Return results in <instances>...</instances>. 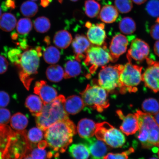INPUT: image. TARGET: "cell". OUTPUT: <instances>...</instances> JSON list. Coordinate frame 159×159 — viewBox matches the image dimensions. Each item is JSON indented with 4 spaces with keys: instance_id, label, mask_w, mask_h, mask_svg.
I'll return each instance as SVG.
<instances>
[{
    "instance_id": "6da1fadb",
    "label": "cell",
    "mask_w": 159,
    "mask_h": 159,
    "mask_svg": "<svg viewBox=\"0 0 159 159\" xmlns=\"http://www.w3.org/2000/svg\"><path fill=\"white\" fill-rule=\"evenodd\" d=\"M76 128L69 119L59 121L45 131L44 137L48 144L54 152H64L73 142Z\"/></svg>"
},
{
    "instance_id": "7a4b0ae2",
    "label": "cell",
    "mask_w": 159,
    "mask_h": 159,
    "mask_svg": "<svg viewBox=\"0 0 159 159\" xmlns=\"http://www.w3.org/2000/svg\"><path fill=\"white\" fill-rule=\"evenodd\" d=\"M65 99L60 95L49 104L43 105L41 112L35 116L38 128L45 131L55 123L69 118L64 108Z\"/></svg>"
},
{
    "instance_id": "3957f363",
    "label": "cell",
    "mask_w": 159,
    "mask_h": 159,
    "mask_svg": "<svg viewBox=\"0 0 159 159\" xmlns=\"http://www.w3.org/2000/svg\"><path fill=\"white\" fill-rule=\"evenodd\" d=\"M138 118L139 134L138 138L142 148L150 149L159 147V126L152 115L140 110L134 113Z\"/></svg>"
},
{
    "instance_id": "277c9868",
    "label": "cell",
    "mask_w": 159,
    "mask_h": 159,
    "mask_svg": "<svg viewBox=\"0 0 159 159\" xmlns=\"http://www.w3.org/2000/svg\"><path fill=\"white\" fill-rule=\"evenodd\" d=\"M41 55L40 47L27 50L21 54L19 62L16 65L19 69L20 79L27 90H29L34 76L37 74L39 57Z\"/></svg>"
},
{
    "instance_id": "5b68a950",
    "label": "cell",
    "mask_w": 159,
    "mask_h": 159,
    "mask_svg": "<svg viewBox=\"0 0 159 159\" xmlns=\"http://www.w3.org/2000/svg\"><path fill=\"white\" fill-rule=\"evenodd\" d=\"M128 62L124 66L120 76L119 90L122 94L138 91L137 86L142 81V67L133 64L130 57H127Z\"/></svg>"
},
{
    "instance_id": "8992f818",
    "label": "cell",
    "mask_w": 159,
    "mask_h": 159,
    "mask_svg": "<svg viewBox=\"0 0 159 159\" xmlns=\"http://www.w3.org/2000/svg\"><path fill=\"white\" fill-rule=\"evenodd\" d=\"M85 106L102 112L109 106L108 92L100 85L88 84L80 93Z\"/></svg>"
},
{
    "instance_id": "52a82bcc",
    "label": "cell",
    "mask_w": 159,
    "mask_h": 159,
    "mask_svg": "<svg viewBox=\"0 0 159 159\" xmlns=\"http://www.w3.org/2000/svg\"><path fill=\"white\" fill-rule=\"evenodd\" d=\"M32 146L25 130L15 132L9 140L5 151L4 159H22L29 154Z\"/></svg>"
},
{
    "instance_id": "ba28073f",
    "label": "cell",
    "mask_w": 159,
    "mask_h": 159,
    "mask_svg": "<svg viewBox=\"0 0 159 159\" xmlns=\"http://www.w3.org/2000/svg\"><path fill=\"white\" fill-rule=\"evenodd\" d=\"M111 61L109 50L105 43L101 46H91L85 54L83 65L90 75L94 74L98 67L104 66Z\"/></svg>"
},
{
    "instance_id": "9c48e42d",
    "label": "cell",
    "mask_w": 159,
    "mask_h": 159,
    "mask_svg": "<svg viewBox=\"0 0 159 159\" xmlns=\"http://www.w3.org/2000/svg\"><path fill=\"white\" fill-rule=\"evenodd\" d=\"M96 126L95 134L97 138L111 148H121L126 142V139L122 132L109 123H98Z\"/></svg>"
},
{
    "instance_id": "30bf717a",
    "label": "cell",
    "mask_w": 159,
    "mask_h": 159,
    "mask_svg": "<svg viewBox=\"0 0 159 159\" xmlns=\"http://www.w3.org/2000/svg\"><path fill=\"white\" fill-rule=\"evenodd\" d=\"M124 65H105L102 67L99 73L98 82L99 85L108 92L112 93L120 86V76Z\"/></svg>"
},
{
    "instance_id": "8fae6325",
    "label": "cell",
    "mask_w": 159,
    "mask_h": 159,
    "mask_svg": "<svg viewBox=\"0 0 159 159\" xmlns=\"http://www.w3.org/2000/svg\"><path fill=\"white\" fill-rule=\"evenodd\" d=\"M148 67L142 75V81L145 86L154 93L159 92V62L147 58Z\"/></svg>"
},
{
    "instance_id": "7c38bea8",
    "label": "cell",
    "mask_w": 159,
    "mask_h": 159,
    "mask_svg": "<svg viewBox=\"0 0 159 159\" xmlns=\"http://www.w3.org/2000/svg\"><path fill=\"white\" fill-rule=\"evenodd\" d=\"M150 51V47L148 43L142 39L137 38L131 42L127 57L141 62L148 58Z\"/></svg>"
},
{
    "instance_id": "4fadbf2b",
    "label": "cell",
    "mask_w": 159,
    "mask_h": 159,
    "mask_svg": "<svg viewBox=\"0 0 159 159\" xmlns=\"http://www.w3.org/2000/svg\"><path fill=\"white\" fill-rule=\"evenodd\" d=\"M128 43V39L124 35L118 34L113 37L109 48L111 62H116L121 55L126 52Z\"/></svg>"
},
{
    "instance_id": "5bb4252c",
    "label": "cell",
    "mask_w": 159,
    "mask_h": 159,
    "mask_svg": "<svg viewBox=\"0 0 159 159\" xmlns=\"http://www.w3.org/2000/svg\"><path fill=\"white\" fill-rule=\"evenodd\" d=\"M34 93L39 95L43 105L49 104L57 97L56 89L47 84L46 81L43 80L38 81L35 83Z\"/></svg>"
},
{
    "instance_id": "9a60e30c",
    "label": "cell",
    "mask_w": 159,
    "mask_h": 159,
    "mask_svg": "<svg viewBox=\"0 0 159 159\" xmlns=\"http://www.w3.org/2000/svg\"><path fill=\"white\" fill-rule=\"evenodd\" d=\"M116 113L119 118L123 120L120 127L123 133L128 136L135 134L138 130L139 122L136 114H129L125 116L120 110L117 111Z\"/></svg>"
},
{
    "instance_id": "2e32d148",
    "label": "cell",
    "mask_w": 159,
    "mask_h": 159,
    "mask_svg": "<svg viewBox=\"0 0 159 159\" xmlns=\"http://www.w3.org/2000/svg\"><path fill=\"white\" fill-rule=\"evenodd\" d=\"M84 144L88 148L92 159H103L108 151L105 143L94 138L85 139Z\"/></svg>"
},
{
    "instance_id": "e0dca14e",
    "label": "cell",
    "mask_w": 159,
    "mask_h": 159,
    "mask_svg": "<svg viewBox=\"0 0 159 159\" xmlns=\"http://www.w3.org/2000/svg\"><path fill=\"white\" fill-rule=\"evenodd\" d=\"M104 23L91 25L87 32V38L90 42L96 46H101L105 44L107 35L104 29Z\"/></svg>"
},
{
    "instance_id": "ac0fdd59",
    "label": "cell",
    "mask_w": 159,
    "mask_h": 159,
    "mask_svg": "<svg viewBox=\"0 0 159 159\" xmlns=\"http://www.w3.org/2000/svg\"><path fill=\"white\" fill-rule=\"evenodd\" d=\"M79 61L74 56L67 57L64 65V77L68 79L79 76L82 72V67Z\"/></svg>"
},
{
    "instance_id": "d6986e66",
    "label": "cell",
    "mask_w": 159,
    "mask_h": 159,
    "mask_svg": "<svg viewBox=\"0 0 159 159\" xmlns=\"http://www.w3.org/2000/svg\"><path fill=\"white\" fill-rule=\"evenodd\" d=\"M95 122L91 119L84 118L79 121L77 130L80 136L83 139L92 137L95 134L96 129Z\"/></svg>"
},
{
    "instance_id": "ffe728a7",
    "label": "cell",
    "mask_w": 159,
    "mask_h": 159,
    "mask_svg": "<svg viewBox=\"0 0 159 159\" xmlns=\"http://www.w3.org/2000/svg\"><path fill=\"white\" fill-rule=\"evenodd\" d=\"M84 106L82 98L76 95H71L66 99L64 106L67 114L72 115L78 114Z\"/></svg>"
},
{
    "instance_id": "44dd1931",
    "label": "cell",
    "mask_w": 159,
    "mask_h": 159,
    "mask_svg": "<svg viewBox=\"0 0 159 159\" xmlns=\"http://www.w3.org/2000/svg\"><path fill=\"white\" fill-rule=\"evenodd\" d=\"M72 47L75 56L85 55L91 47V43L85 35L77 34L72 41Z\"/></svg>"
},
{
    "instance_id": "7402d4cb",
    "label": "cell",
    "mask_w": 159,
    "mask_h": 159,
    "mask_svg": "<svg viewBox=\"0 0 159 159\" xmlns=\"http://www.w3.org/2000/svg\"><path fill=\"white\" fill-rule=\"evenodd\" d=\"M15 132L7 125H0V159H4L7 145Z\"/></svg>"
},
{
    "instance_id": "603a6c76",
    "label": "cell",
    "mask_w": 159,
    "mask_h": 159,
    "mask_svg": "<svg viewBox=\"0 0 159 159\" xmlns=\"http://www.w3.org/2000/svg\"><path fill=\"white\" fill-rule=\"evenodd\" d=\"M118 15L116 7L112 5H106L101 10L98 18L105 23H112L116 20Z\"/></svg>"
},
{
    "instance_id": "cb8c5ba5",
    "label": "cell",
    "mask_w": 159,
    "mask_h": 159,
    "mask_svg": "<svg viewBox=\"0 0 159 159\" xmlns=\"http://www.w3.org/2000/svg\"><path fill=\"white\" fill-rule=\"evenodd\" d=\"M71 34L65 30H61L56 33L53 37V43L59 48L64 49L70 45L72 41Z\"/></svg>"
},
{
    "instance_id": "d4e9b609",
    "label": "cell",
    "mask_w": 159,
    "mask_h": 159,
    "mask_svg": "<svg viewBox=\"0 0 159 159\" xmlns=\"http://www.w3.org/2000/svg\"><path fill=\"white\" fill-rule=\"evenodd\" d=\"M25 105L32 114L36 116L41 112L43 104L39 97L35 95H30L26 99Z\"/></svg>"
},
{
    "instance_id": "484cf974",
    "label": "cell",
    "mask_w": 159,
    "mask_h": 159,
    "mask_svg": "<svg viewBox=\"0 0 159 159\" xmlns=\"http://www.w3.org/2000/svg\"><path fill=\"white\" fill-rule=\"evenodd\" d=\"M69 152L71 156L75 159H88L90 155L86 145L81 143L71 145Z\"/></svg>"
},
{
    "instance_id": "4316f807",
    "label": "cell",
    "mask_w": 159,
    "mask_h": 159,
    "mask_svg": "<svg viewBox=\"0 0 159 159\" xmlns=\"http://www.w3.org/2000/svg\"><path fill=\"white\" fill-rule=\"evenodd\" d=\"M64 73L62 67L58 65L50 66L46 71L48 79L54 83H58L62 80Z\"/></svg>"
},
{
    "instance_id": "83f0119b",
    "label": "cell",
    "mask_w": 159,
    "mask_h": 159,
    "mask_svg": "<svg viewBox=\"0 0 159 159\" xmlns=\"http://www.w3.org/2000/svg\"><path fill=\"white\" fill-rule=\"evenodd\" d=\"M17 20L11 13H5L0 17V28L6 32H10L15 28Z\"/></svg>"
},
{
    "instance_id": "f1b7e54d",
    "label": "cell",
    "mask_w": 159,
    "mask_h": 159,
    "mask_svg": "<svg viewBox=\"0 0 159 159\" xmlns=\"http://www.w3.org/2000/svg\"><path fill=\"white\" fill-rule=\"evenodd\" d=\"M29 120L26 116L21 113L13 115L11 119V126L17 131L25 130L28 124Z\"/></svg>"
},
{
    "instance_id": "f546056e",
    "label": "cell",
    "mask_w": 159,
    "mask_h": 159,
    "mask_svg": "<svg viewBox=\"0 0 159 159\" xmlns=\"http://www.w3.org/2000/svg\"><path fill=\"white\" fill-rule=\"evenodd\" d=\"M61 56L59 50L53 46L47 47L43 51V59L45 62L49 64H55L58 62Z\"/></svg>"
},
{
    "instance_id": "4dcf8cb0",
    "label": "cell",
    "mask_w": 159,
    "mask_h": 159,
    "mask_svg": "<svg viewBox=\"0 0 159 159\" xmlns=\"http://www.w3.org/2000/svg\"><path fill=\"white\" fill-rule=\"evenodd\" d=\"M119 29L124 34H132L136 30V26L134 19L130 17H125L121 20L119 25Z\"/></svg>"
},
{
    "instance_id": "1f68e13d",
    "label": "cell",
    "mask_w": 159,
    "mask_h": 159,
    "mask_svg": "<svg viewBox=\"0 0 159 159\" xmlns=\"http://www.w3.org/2000/svg\"><path fill=\"white\" fill-rule=\"evenodd\" d=\"M84 7L85 14L91 18L97 17L101 9L100 5L95 0H87Z\"/></svg>"
},
{
    "instance_id": "d6a6232c",
    "label": "cell",
    "mask_w": 159,
    "mask_h": 159,
    "mask_svg": "<svg viewBox=\"0 0 159 159\" xmlns=\"http://www.w3.org/2000/svg\"><path fill=\"white\" fill-rule=\"evenodd\" d=\"M142 109L144 112L154 115L159 111V104L158 101L154 98L145 99L142 104Z\"/></svg>"
},
{
    "instance_id": "836d02e7",
    "label": "cell",
    "mask_w": 159,
    "mask_h": 159,
    "mask_svg": "<svg viewBox=\"0 0 159 159\" xmlns=\"http://www.w3.org/2000/svg\"><path fill=\"white\" fill-rule=\"evenodd\" d=\"M39 8L34 2L27 1L21 5L20 7L21 12L25 17H31L34 16L38 11Z\"/></svg>"
},
{
    "instance_id": "e575fe53",
    "label": "cell",
    "mask_w": 159,
    "mask_h": 159,
    "mask_svg": "<svg viewBox=\"0 0 159 159\" xmlns=\"http://www.w3.org/2000/svg\"><path fill=\"white\" fill-rule=\"evenodd\" d=\"M34 25L35 30L37 32L41 33L48 31L51 25L49 20L44 16L37 17L35 20Z\"/></svg>"
},
{
    "instance_id": "d590c367",
    "label": "cell",
    "mask_w": 159,
    "mask_h": 159,
    "mask_svg": "<svg viewBox=\"0 0 159 159\" xmlns=\"http://www.w3.org/2000/svg\"><path fill=\"white\" fill-rule=\"evenodd\" d=\"M33 23L29 18L20 19L17 23L16 29L18 33L22 35L27 34L31 30Z\"/></svg>"
},
{
    "instance_id": "8d00e7d4",
    "label": "cell",
    "mask_w": 159,
    "mask_h": 159,
    "mask_svg": "<svg viewBox=\"0 0 159 159\" xmlns=\"http://www.w3.org/2000/svg\"><path fill=\"white\" fill-rule=\"evenodd\" d=\"M115 7L122 13H126L131 11L133 8L132 0H115Z\"/></svg>"
},
{
    "instance_id": "74e56055",
    "label": "cell",
    "mask_w": 159,
    "mask_h": 159,
    "mask_svg": "<svg viewBox=\"0 0 159 159\" xmlns=\"http://www.w3.org/2000/svg\"><path fill=\"white\" fill-rule=\"evenodd\" d=\"M43 133L42 130L39 128H33L30 129L27 134L29 142L36 144L39 143L43 139Z\"/></svg>"
},
{
    "instance_id": "f35d334b",
    "label": "cell",
    "mask_w": 159,
    "mask_h": 159,
    "mask_svg": "<svg viewBox=\"0 0 159 159\" xmlns=\"http://www.w3.org/2000/svg\"><path fill=\"white\" fill-rule=\"evenodd\" d=\"M146 10L152 16L159 17V0H150L146 5Z\"/></svg>"
},
{
    "instance_id": "ab89813d",
    "label": "cell",
    "mask_w": 159,
    "mask_h": 159,
    "mask_svg": "<svg viewBox=\"0 0 159 159\" xmlns=\"http://www.w3.org/2000/svg\"><path fill=\"white\" fill-rule=\"evenodd\" d=\"M53 152L47 153L44 149L35 148L32 150L30 154L33 159H47L52 157Z\"/></svg>"
},
{
    "instance_id": "60d3db41",
    "label": "cell",
    "mask_w": 159,
    "mask_h": 159,
    "mask_svg": "<svg viewBox=\"0 0 159 159\" xmlns=\"http://www.w3.org/2000/svg\"><path fill=\"white\" fill-rule=\"evenodd\" d=\"M134 152V149L131 148L128 150L120 153H110L105 156L103 159H128L129 155Z\"/></svg>"
},
{
    "instance_id": "b9f144b4",
    "label": "cell",
    "mask_w": 159,
    "mask_h": 159,
    "mask_svg": "<svg viewBox=\"0 0 159 159\" xmlns=\"http://www.w3.org/2000/svg\"><path fill=\"white\" fill-rule=\"evenodd\" d=\"M21 55V51L17 49H11L8 53V56L10 60L15 65L19 62Z\"/></svg>"
},
{
    "instance_id": "7bdbcfd3",
    "label": "cell",
    "mask_w": 159,
    "mask_h": 159,
    "mask_svg": "<svg viewBox=\"0 0 159 159\" xmlns=\"http://www.w3.org/2000/svg\"><path fill=\"white\" fill-rule=\"evenodd\" d=\"M11 114L7 109L0 108V125H5L8 124L11 120Z\"/></svg>"
},
{
    "instance_id": "ee69618b",
    "label": "cell",
    "mask_w": 159,
    "mask_h": 159,
    "mask_svg": "<svg viewBox=\"0 0 159 159\" xmlns=\"http://www.w3.org/2000/svg\"><path fill=\"white\" fill-rule=\"evenodd\" d=\"M9 95L4 91H0V108H4L9 104Z\"/></svg>"
},
{
    "instance_id": "f6af8a7d",
    "label": "cell",
    "mask_w": 159,
    "mask_h": 159,
    "mask_svg": "<svg viewBox=\"0 0 159 159\" xmlns=\"http://www.w3.org/2000/svg\"><path fill=\"white\" fill-rule=\"evenodd\" d=\"M150 34L153 39L159 40V18L157 19L156 23L151 27Z\"/></svg>"
},
{
    "instance_id": "bcb514c9",
    "label": "cell",
    "mask_w": 159,
    "mask_h": 159,
    "mask_svg": "<svg viewBox=\"0 0 159 159\" xmlns=\"http://www.w3.org/2000/svg\"><path fill=\"white\" fill-rule=\"evenodd\" d=\"M9 63L4 57L0 55V74L7 71L8 68Z\"/></svg>"
},
{
    "instance_id": "7dc6e473",
    "label": "cell",
    "mask_w": 159,
    "mask_h": 159,
    "mask_svg": "<svg viewBox=\"0 0 159 159\" xmlns=\"http://www.w3.org/2000/svg\"><path fill=\"white\" fill-rule=\"evenodd\" d=\"M3 11H7L9 9H14L15 8V1L14 0H6L3 2L1 5Z\"/></svg>"
},
{
    "instance_id": "c3c4849f",
    "label": "cell",
    "mask_w": 159,
    "mask_h": 159,
    "mask_svg": "<svg viewBox=\"0 0 159 159\" xmlns=\"http://www.w3.org/2000/svg\"><path fill=\"white\" fill-rule=\"evenodd\" d=\"M154 51L155 54L159 57V40H158L155 43Z\"/></svg>"
},
{
    "instance_id": "681fc988",
    "label": "cell",
    "mask_w": 159,
    "mask_h": 159,
    "mask_svg": "<svg viewBox=\"0 0 159 159\" xmlns=\"http://www.w3.org/2000/svg\"><path fill=\"white\" fill-rule=\"evenodd\" d=\"M48 144L47 143L46 141H42L39 142V143L38 148H39L41 149H44L45 148H46Z\"/></svg>"
},
{
    "instance_id": "f907efd6",
    "label": "cell",
    "mask_w": 159,
    "mask_h": 159,
    "mask_svg": "<svg viewBox=\"0 0 159 159\" xmlns=\"http://www.w3.org/2000/svg\"><path fill=\"white\" fill-rule=\"evenodd\" d=\"M52 1V0H41V5L43 7H47Z\"/></svg>"
},
{
    "instance_id": "816d5d0a",
    "label": "cell",
    "mask_w": 159,
    "mask_h": 159,
    "mask_svg": "<svg viewBox=\"0 0 159 159\" xmlns=\"http://www.w3.org/2000/svg\"><path fill=\"white\" fill-rule=\"evenodd\" d=\"M132 1L136 4L140 5L146 2L147 0H132Z\"/></svg>"
},
{
    "instance_id": "f5cc1de1",
    "label": "cell",
    "mask_w": 159,
    "mask_h": 159,
    "mask_svg": "<svg viewBox=\"0 0 159 159\" xmlns=\"http://www.w3.org/2000/svg\"><path fill=\"white\" fill-rule=\"evenodd\" d=\"M154 118L157 124L159 126V112L154 115Z\"/></svg>"
},
{
    "instance_id": "db71d44e",
    "label": "cell",
    "mask_w": 159,
    "mask_h": 159,
    "mask_svg": "<svg viewBox=\"0 0 159 159\" xmlns=\"http://www.w3.org/2000/svg\"><path fill=\"white\" fill-rule=\"evenodd\" d=\"M22 159H33L31 156L30 154H27Z\"/></svg>"
},
{
    "instance_id": "11a10c76",
    "label": "cell",
    "mask_w": 159,
    "mask_h": 159,
    "mask_svg": "<svg viewBox=\"0 0 159 159\" xmlns=\"http://www.w3.org/2000/svg\"><path fill=\"white\" fill-rule=\"evenodd\" d=\"M58 2L60 3H62L63 1V0H57Z\"/></svg>"
},
{
    "instance_id": "9f6ffc18",
    "label": "cell",
    "mask_w": 159,
    "mask_h": 159,
    "mask_svg": "<svg viewBox=\"0 0 159 159\" xmlns=\"http://www.w3.org/2000/svg\"><path fill=\"white\" fill-rule=\"evenodd\" d=\"M2 15V11L1 7H0V17Z\"/></svg>"
},
{
    "instance_id": "6f0895ef",
    "label": "cell",
    "mask_w": 159,
    "mask_h": 159,
    "mask_svg": "<svg viewBox=\"0 0 159 159\" xmlns=\"http://www.w3.org/2000/svg\"><path fill=\"white\" fill-rule=\"evenodd\" d=\"M70 1H72L73 2H76L79 1V0H70Z\"/></svg>"
},
{
    "instance_id": "680465c9",
    "label": "cell",
    "mask_w": 159,
    "mask_h": 159,
    "mask_svg": "<svg viewBox=\"0 0 159 159\" xmlns=\"http://www.w3.org/2000/svg\"><path fill=\"white\" fill-rule=\"evenodd\" d=\"M149 159H158L157 158H152Z\"/></svg>"
},
{
    "instance_id": "91938a15",
    "label": "cell",
    "mask_w": 159,
    "mask_h": 159,
    "mask_svg": "<svg viewBox=\"0 0 159 159\" xmlns=\"http://www.w3.org/2000/svg\"><path fill=\"white\" fill-rule=\"evenodd\" d=\"M158 157L159 158V148L158 150Z\"/></svg>"
},
{
    "instance_id": "94428289",
    "label": "cell",
    "mask_w": 159,
    "mask_h": 159,
    "mask_svg": "<svg viewBox=\"0 0 159 159\" xmlns=\"http://www.w3.org/2000/svg\"><path fill=\"white\" fill-rule=\"evenodd\" d=\"M30 1H37V0H30Z\"/></svg>"
}]
</instances>
